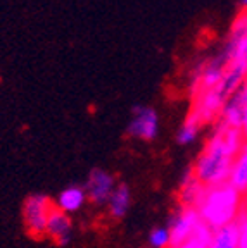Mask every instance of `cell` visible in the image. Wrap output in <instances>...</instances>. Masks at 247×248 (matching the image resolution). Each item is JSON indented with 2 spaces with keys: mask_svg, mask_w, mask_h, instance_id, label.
Segmentation results:
<instances>
[{
  "mask_svg": "<svg viewBox=\"0 0 247 248\" xmlns=\"http://www.w3.org/2000/svg\"><path fill=\"white\" fill-rule=\"evenodd\" d=\"M131 205V193L126 185H116L107 202V209L114 219H123Z\"/></svg>",
  "mask_w": 247,
  "mask_h": 248,
  "instance_id": "cell-13",
  "label": "cell"
},
{
  "mask_svg": "<svg viewBox=\"0 0 247 248\" xmlns=\"http://www.w3.org/2000/svg\"><path fill=\"white\" fill-rule=\"evenodd\" d=\"M230 183L235 185L240 191L247 195V135L244 140V145L239 152L235 164H233L232 176H230Z\"/></svg>",
  "mask_w": 247,
  "mask_h": 248,
  "instance_id": "cell-16",
  "label": "cell"
},
{
  "mask_svg": "<svg viewBox=\"0 0 247 248\" xmlns=\"http://www.w3.org/2000/svg\"><path fill=\"white\" fill-rule=\"evenodd\" d=\"M204 190L206 186L194 176L192 169H190L189 172L183 174L182 181H180V202H182V205L195 207L201 200Z\"/></svg>",
  "mask_w": 247,
  "mask_h": 248,
  "instance_id": "cell-12",
  "label": "cell"
},
{
  "mask_svg": "<svg viewBox=\"0 0 247 248\" xmlns=\"http://www.w3.org/2000/svg\"><path fill=\"white\" fill-rule=\"evenodd\" d=\"M149 243L152 248H171V232L170 228H156L149 234Z\"/></svg>",
  "mask_w": 247,
  "mask_h": 248,
  "instance_id": "cell-18",
  "label": "cell"
},
{
  "mask_svg": "<svg viewBox=\"0 0 247 248\" xmlns=\"http://www.w3.org/2000/svg\"><path fill=\"white\" fill-rule=\"evenodd\" d=\"M244 12V14H246V17H247V9H246V11H242Z\"/></svg>",
  "mask_w": 247,
  "mask_h": 248,
  "instance_id": "cell-20",
  "label": "cell"
},
{
  "mask_svg": "<svg viewBox=\"0 0 247 248\" xmlns=\"http://www.w3.org/2000/svg\"><path fill=\"white\" fill-rule=\"evenodd\" d=\"M45 234L51 240H54L57 245H61V247L70 243L71 236H73V222L70 219V214H66L64 210L54 207L51 216H49Z\"/></svg>",
  "mask_w": 247,
  "mask_h": 248,
  "instance_id": "cell-10",
  "label": "cell"
},
{
  "mask_svg": "<svg viewBox=\"0 0 247 248\" xmlns=\"http://www.w3.org/2000/svg\"><path fill=\"white\" fill-rule=\"evenodd\" d=\"M221 57L227 62V69L244 81L247 78V17L244 12L232 23Z\"/></svg>",
  "mask_w": 247,
  "mask_h": 248,
  "instance_id": "cell-3",
  "label": "cell"
},
{
  "mask_svg": "<svg viewBox=\"0 0 247 248\" xmlns=\"http://www.w3.org/2000/svg\"><path fill=\"white\" fill-rule=\"evenodd\" d=\"M116 188V179L104 169H93L85 183V191L90 202L97 205H107L109 197Z\"/></svg>",
  "mask_w": 247,
  "mask_h": 248,
  "instance_id": "cell-9",
  "label": "cell"
},
{
  "mask_svg": "<svg viewBox=\"0 0 247 248\" xmlns=\"http://www.w3.org/2000/svg\"><path fill=\"white\" fill-rule=\"evenodd\" d=\"M246 135L240 129L216 121L197 155L192 172L204 186H214L230 181L233 164L244 145Z\"/></svg>",
  "mask_w": 247,
  "mask_h": 248,
  "instance_id": "cell-1",
  "label": "cell"
},
{
  "mask_svg": "<svg viewBox=\"0 0 247 248\" xmlns=\"http://www.w3.org/2000/svg\"><path fill=\"white\" fill-rule=\"evenodd\" d=\"M237 228H239V238H240V248H247V207L244 209L242 216L237 221Z\"/></svg>",
  "mask_w": 247,
  "mask_h": 248,
  "instance_id": "cell-19",
  "label": "cell"
},
{
  "mask_svg": "<svg viewBox=\"0 0 247 248\" xmlns=\"http://www.w3.org/2000/svg\"><path fill=\"white\" fill-rule=\"evenodd\" d=\"M227 76V62L221 55L208 57L197 61L189 73V90L190 95H195L204 90L220 86Z\"/></svg>",
  "mask_w": 247,
  "mask_h": 248,
  "instance_id": "cell-4",
  "label": "cell"
},
{
  "mask_svg": "<svg viewBox=\"0 0 247 248\" xmlns=\"http://www.w3.org/2000/svg\"><path fill=\"white\" fill-rule=\"evenodd\" d=\"M128 133L142 141H152L159 133L158 112L149 105H135L131 110V119L128 124Z\"/></svg>",
  "mask_w": 247,
  "mask_h": 248,
  "instance_id": "cell-7",
  "label": "cell"
},
{
  "mask_svg": "<svg viewBox=\"0 0 247 248\" xmlns=\"http://www.w3.org/2000/svg\"><path fill=\"white\" fill-rule=\"evenodd\" d=\"M211 234H212V229L208 228V226L202 222L201 228L197 229L192 236H189L185 241H182V243L176 245V247H173V248H209Z\"/></svg>",
  "mask_w": 247,
  "mask_h": 248,
  "instance_id": "cell-17",
  "label": "cell"
},
{
  "mask_svg": "<svg viewBox=\"0 0 247 248\" xmlns=\"http://www.w3.org/2000/svg\"><path fill=\"white\" fill-rule=\"evenodd\" d=\"M201 224L202 219L195 207L182 205L180 209H176V212L170 219V224H168L171 232V248L185 241L189 236H192L194 232L201 228Z\"/></svg>",
  "mask_w": 247,
  "mask_h": 248,
  "instance_id": "cell-6",
  "label": "cell"
},
{
  "mask_svg": "<svg viewBox=\"0 0 247 248\" xmlns=\"http://www.w3.org/2000/svg\"><path fill=\"white\" fill-rule=\"evenodd\" d=\"M87 200H88V197H87L85 188H80V186H68V188H64V190L57 195L55 207L64 210L66 214H74L83 209Z\"/></svg>",
  "mask_w": 247,
  "mask_h": 248,
  "instance_id": "cell-11",
  "label": "cell"
},
{
  "mask_svg": "<svg viewBox=\"0 0 247 248\" xmlns=\"http://www.w3.org/2000/svg\"><path fill=\"white\" fill-rule=\"evenodd\" d=\"M52 209H54V205L47 195H30L24 200L23 219L31 236L40 238L45 234L47 222H49V216H51Z\"/></svg>",
  "mask_w": 247,
  "mask_h": 248,
  "instance_id": "cell-5",
  "label": "cell"
},
{
  "mask_svg": "<svg viewBox=\"0 0 247 248\" xmlns=\"http://www.w3.org/2000/svg\"><path fill=\"white\" fill-rule=\"evenodd\" d=\"M202 126H204V124H202L201 121L197 119V117L194 116L192 112H190L189 116H187V119L182 123L180 129H178V133H176V143L178 145H183V147H187V145H192L194 141L199 138V135H201Z\"/></svg>",
  "mask_w": 247,
  "mask_h": 248,
  "instance_id": "cell-15",
  "label": "cell"
},
{
  "mask_svg": "<svg viewBox=\"0 0 247 248\" xmlns=\"http://www.w3.org/2000/svg\"><path fill=\"white\" fill-rule=\"evenodd\" d=\"M209 248H240L239 228L235 224L225 226V228L214 229L211 234Z\"/></svg>",
  "mask_w": 247,
  "mask_h": 248,
  "instance_id": "cell-14",
  "label": "cell"
},
{
  "mask_svg": "<svg viewBox=\"0 0 247 248\" xmlns=\"http://www.w3.org/2000/svg\"><path fill=\"white\" fill-rule=\"evenodd\" d=\"M247 207V195L230 181L206 186L201 200L195 205L202 222L214 229L235 224Z\"/></svg>",
  "mask_w": 247,
  "mask_h": 248,
  "instance_id": "cell-2",
  "label": "cell"
},
{
  "mask_svg": "<svg viewBox=\"0 0 247 248\" xmlns=\"http://www.w3.org/2000/svg\"><path fill=\"white\" fill-rule=\"evenodd\" d=\"M218 121H223L225 124L233 126L247 135V78L230 95Z\"/></svg>",
  "mask_w": 247,
  "mask_h": 248,
  "instance_id": "cell-8",
  "label": "cell"
}]
</instances>
